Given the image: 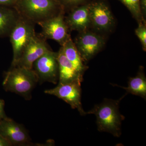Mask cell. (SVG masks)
Returning <instances> with one entry per match:
<instances>
[{"label": "cell", "mask_w": 146, "mask_h": 146, "mask_svg": "<svg viewBox=\"0 0 146 146\" xmlns=\"http://www.w3.org/2000/svg\"><path fill=\"white\" fill-rule=\"evenodd\" d=\"M127 94L117 100L105 99L101 103L96 105L93 109L86 112V115H96L99 131L108 132L117 138L120 137L122 122L125 117L120 113L119 107L120 102Z\"/></svg>", "instance_id": "6da1fadb"}, {"label": "cell", "mask_w": 146, "mask_h": 146, "mask_svg": "<svg viewBox=\"0 0 146 146\" xmlns=\"http://www.w3.org/2000/svg\"><path fill=\"white\" fill-rule=\"evenodd\" d=\"M14 7L21 16L37 24L64 11L57 0H19Z\"/></svg>", "instance_id": "7a4b0ae2"}, {"label": "cell", "mask_w": 146, "mask_h": 146, "mask_svg": "<svg viewBox=\"0 0 146 146\" xmlns=\"http://www.w3.org/2000/svg\"><path fill=\"white\" fill-rule=\"evenodd\" d=\"M38 82V77L33 69L16 66L7 73L3 84L7 91L30 100L32 91Z\"/></svg>", "instance_id": "3957f363"}, {"label": "cell", "mask_w": 146, "mask_h": 146, "mask_svg": "<svg viewBox=\"0 0 146 146\" xmlns=\"http://www.w3.org/2000/svg\"><path fill=\"white\" fill-rule=\"evenodd\" d=\"M35 34L34 23L21 15L9 35L13 52L11 68L16 67L25 48Z\"/></svg>", "instance_id": "277c9868"}, {"label": "cell", "mask_w": 146, "mask_h": 146, "mask_svg": "<svg viewBox=\"0 0 146 146\" xmlns=\"http://www.w3.org/2000/svg\"><path fill=\"white\" fill-rule=\"evenodd\" d=\"M39 82L56 84L59 78L57 52L49 50L34 62L33 66Z\"/></svg>", "instance_id": "5b68a950"}, {"label": "cell", "mask_w": 146, "mask_h": 146, "mask_svg": "<svg viewBox=\"0 0 146 146\" xmlns=\"http://www.w3.org/2000/svg\"><path fill=\"white\" fill-rule=\"evenodd\" d=\"M38 25L42 28V37L54 40L61 46L71 36L64 18V11Z\"/></svg>", "instance_id": "8992f818"}, {"label": "cell", "mask_w": 146, "mask_h": 146, "mask_svg": "<svg viewBox=\"0 0 146 146\" xmlns=\"http://www.w3.org/2000/svg\"><path fill=\"white\" fill-rule=\"evenodd\" d=\"M81 83L78 82L60 83L53 89L46 90L45 94L53 95L63 100L73 109H76L82 116L86 115L81 101Z\"/></svg>", "instance_id": "52a82bcc"}, {"label": "cell", "mask_w": 146, "mask_h": 146, "mask_svg": "<svg viewBox=\"0 0 146 146\" xmlns=\"http://www.w3.org/2000/svg\"><path fill=\"white\" fill-rule=\"evenodd\" d=\"M74 44L86 63L102 49L105 44V39L99 35L87 30L80 32L75 40Z\"/></svg>", "instance_id": "ba28073f"}, {"label": "cell", "mask_w": 146, "mask_h": 146, "mask_svg": "<svg viewBox=\"0 0 146 146\" xmlns=\"http://www.w3.org/2000/svg\"><path fill=\"white\" fill-rule=\"evenodd\" d=\"M89 13L91 25L98 31H109L115 24L111 10L103 2L89 3Z\"/></svg>", "instance_id": "9c48e42d"}, {"label": "cell", "mask_w": 146, "mask_h": 146, "mask_svg": "<svg viewBox=\"0 0 146 146\" xmlns=\"http://www.w3.org/2000/svg\"><path fill=\"white\" fill-rule=\"evenodd\" d=\"M0 134L11 145L27 146L31 144L25 128L9 118L3 119L0 122Z\"/></svg>", "instance_id": "30bf717a"}, {"label": "cell", "mask_w": 146, "mask_h": 146, "mask_svg": "<svg viewBox=\"0 0 146 146\" xmlns=\"http://www.w3.org/2000/svg\"><path fill=\"white\" fill-rule=\"evenodd\" d=\"M45 40L36 34L33 36L25 48L16 66L33 69L34 62L50 50Z\"/></svg>", "instance_id": "8fae6325"}, {"label": "cell", "mask_w": 146, "mask_h": 146, "mask_svg": "<svg viewBox=\"0 0 146 146\" xmlns=\"http://www.w3.org/2000/svg\"><path fill=\"white\" fill-rule=\"evenodd\" d=\"M65 21L70 30L80 32L88 30L91 25L89 3L72 9Z\"/></svg>", "instance_id": "7c38bea8"}, {"label": "cell", "mask_w": 146, "mask_h": 146, "mask_svg": "<svg viewBox=\"0 0 146 146\" xmlns=\"http://www.w3.org/2000/svg\"><path fill=\"white\" fill-rule=\"evenodd\" d=\"M57 59L58 64L59 82H78L81 83L83 80V77L79 74L72 64L67 59L61 47L57 52Z\"/></svg>", "instance_id": "4fadbf2b"}, {"label": "cell", "mask_w": 146, "mask_h": 146, "mask_svg": "<svg viewBox=\"0 0 146 146\" xmlns=\"http://www.w3.org/2000/svg\"><path fill=\"white\" fill-rule=\"evenodd\" d=\"M61 48L67 59L72 64L79 74L83 77L84 72L87 70V67L71 36L61 46Z\"/></svg>", "instance_id": "5bb4252c"}, {"label": "cell", "mask_w": 146, "mask_h": 146, "mask_svg": "<svg viewBox=\"0 0 146 146\" xmlns=\"http://www.w3.org/2000/svg\"><path fill=\"white\" fill-rule=\"evenodd\" d=\"M20 16L15 7H0V36L9 35Z\"/></svg>", "instance_id": "9a60e30c"}, {"label": "cell", "mask_w": 146, "mask_h": 146, "mask_svg": "<svg viewBox=\"0 0 146 146\" xmlns=\"http://www.w3.org/2000/svg\"><path fill=\"white\" fill-rule=\"evenodd\" d=\"M143 69L141 66L136 76L129 78L127 87L119 86L124 89L126 94L138 96L146 100V78Z\"/></svg>", "instance_id": "2e32d148"}, {"label": "cell", "mask_w": 146, "mask_h": 146, "mask_svg": "<svg viewBox=\"0 0 146 146\" xmlns=\"http://www.w3.org/2000/svg\"><path fill=\"white\" fill-rule=\"evenodd\" d=\"M122 3L130 11L132 16L136 19L138 22V24L141 23H143L146 24L144 22L142 14L140 10V5H139V1L140 0H118Z\"/></svg>", "instance_id": "e0dca14e"}, {"label": "cell", "mask_w": 146, "mask_h": 146, "mask_svg": "<svg viewBox=\"0 0 146 146\" xmlns=\"http://www.w3.org/2000/svg\"><path fill=\"white\" fill-rule=\"evenodd\" d=\"M135 34L138 36L142 45L143 49L146 50V27L143 23L138 24V27L135 29Z\"/></svg>", "instance_id": "ac0fdd59"}, {"label": "cell", "mask_w": 146, "mask_h": 146, "mask_svg": "<svg viewBox=\"0 0 146 146\" xmlns=\"http://www.w3.org/2000/svg\"><path fill=\"white\" fill-rule=\"evenodd\" d=\"M63 9H72L87 3L89 0H57Z\"/></svg>", "instance_id": "d6986e66"}, {"label": "cell", "mask_w": 146, "mask_h": 146, "mask_svg": "<svg viewBox=\"0 0 146 146\" xmlns=\"http://www.w3.org/2000/svg\"><path fill=\"white\" fill-rule=\"evenodd\" d=\"M140 10L144 22L146 23V0H140L139 1Z\"/></svg>", "instance_id": "ffe728a7"}, {"label": "cell", "mask_w": 146, "mask_h": 146, "mask_svg": "<svg viewBox=\"0 0 146 146\" xmlns=\"http://www.w3.org/2000/svg\"><path fill=\"white\" fill-rule=\"evenodd\" d=\"M19 0H0V5L15 6Z\"/></svg>", "instance_id": "44dd1931"}, {"label": "cell", "mask_w": 146, "mask_h": 146, "mask_svg": "<svg viewBox=\"0 0 146 146\" xmlns=\"http://www.w3.org/2000/svg\"><path fill=\"white\" fill-rule=\"evenodd\" d=\"M4 107V102L3 100H0V120H1L2 119L7 118L6 117L5 115Z\"/></svg>", "instance_id": "7402d4cb"}, {"label": "cell", "mask_w": 146, "mask_h": 146, "mask_svg": "<svg viewBox=\"0 0 146 146\" xmlns=\"http://www.w3.org/2000/svg\"><path fill=\"white\" fill-rule=\"evenodd\" d=\"M11 146L10 143L0 134V146Z\"/></svg>", "instance_id": "603a6c76"}]
</instances>
